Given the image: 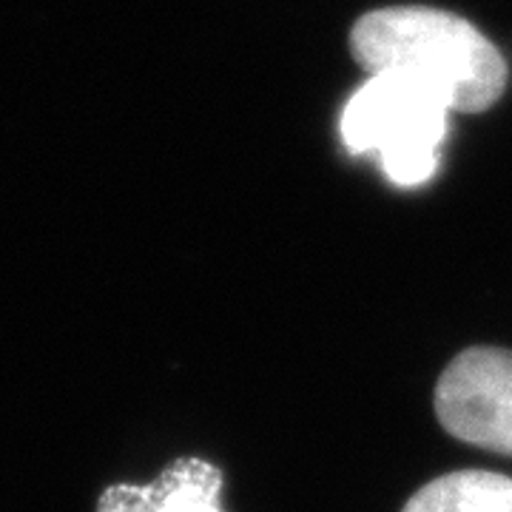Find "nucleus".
<instances>
[{
	"label": "nucleus",
	"mask_w": 512,
	"mask_h": 512,
	"mask_svg": "<svg viewBox=\"0 0 512 512\" xmlns=\"http://www.w3.org/2000/svg\"><path fill=\"white\" fill-rule=\"evenodd\" d=\"M350 49L367 74H396L447 111H484L507 86V66L473 23L441 9L393 6L353 26Z\"/></svg>",
	"instance_id": "nucleus-1"
},
{
	"label": "nucleus",
	"mask_w": 512,
	"mask_h": 512,
	"mask_svg": "<svg viewBox=\"0 0 512 512\" xmlns=\"http://www.w3.org/2000/svg\"><path fill=\"white\" fill-rule=\"evenodd\" d=\"M222 473L205 458H177L151 484H111L97 512H225Z\"/></svg>",
	"instance_id": "nucleus-4"
},
{
	"label": "nucleus",
	"mask_w": 512,
	"mask_h": 512,
	"mask_svg": "<svg viewBox=\"0 0 512 512\" xmlns=\"http://www.w3.org/2000/svg\"><path fill=\"white\" fill-rule=\"evenodd\" d=\"M436 413L456 439L512 456V353L473 348L456 356L436 387Z\"/></svg>",
	"instance_id": "nucleus-3"
},
{
	"label": "nucleus",
	"mask_w": 512,
	"mask_h": 512,
	"mask_svg": "<svg viewBox=\"0 0 512 512\" xmlns=\"http://www.w3.org/2000/svg\"><path fill=\"white\" fill-rule=\"evenodd\" d=\"M402 512H512V478L487 470L450 473L421 487Z\"/></svg>",
	"instance_id": "nucleus-5"
},
{
	"label": "nucleus",
	"mask_w": 512,
	"mask_h": 512,
	"mask_svg": "<svg viewBox=\"0 0 512 512\" xmlns=\"http://www.w3.org/2000/svg\"><path fill=\"white\" fill-rule=\"evenodd\" d=\"M450 111L396 74H370L350 94L339 131L350 154H376L387 180L416 188L436 177Z\"/></svg>",
	"instance_id": "nucleus-2"
}]
</instances>
